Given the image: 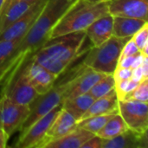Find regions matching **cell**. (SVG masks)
<instances>
[{
    "instance_id": "1",
    "label": "cell",
    "mask_w": 148,
    "mask_h": 148,
    "mask_svg": "<svg viewBox=\"0 0 148 148\" xmlns=\"http://www.w3.org/2000/svg\"><path fill=\"white\" fill-rule=\"evenodd\" d=\"M76 0H47L37 18L19 42L0 70L2 88L17 73L23 63L36 49L49 39L56 23Z\"/></svg>"
},
{
    "instance_id": "2",
    "label": "cell",
    "mask_w": 148,
    "mask_h": 148,
    "mask_svg": "<svg viewBox=\"0 0 148 148\" xmlns=\"http://www.w3.org/2000/svg\"><path fill=\"white\" fill-rule=\"evenodd\" d=\"M87 40L85 31L50 38L29 56L25 62H33L60 75L93 47L92 44L86 45Z\"/></svg>"
},
{
    "instance_id": "3",
    "label": "cell",
    "mask_w": 148,
    "mask_h": 148,
    "mask_svg": "<svg viewBox=\"0 0 148 148\" xmlns=\"http://www.w3.org/2000/svg\"><path fill=\"white\" fill-rule=\"evenodd\" d=\"M107 13H108V2L91 3L87 0H76L53 27L49 39L85 31L93 22Z\"/></svg>"
},
{
    "instance_id": "4",
    "label": "cell",
    "mask_w": 148,
    "mask_h": 148,
    "mask_svg": "<svg viewBox=\"0 0 148 148\" xmlns=\"http://www.w3.org/2000/svg\"><path fill=\"white\" fill-rule=\"evenodd\" d=\"M130 38H121L114 36L98 47H92L82 61L85 66L106 74L113 75L114 72L121 49Z\"/></svg>"
},
{
    "instance_id": "5",
    "label": "cell",
    "mask_w": 148,
    "mask_h": 148,
    "mask_svg": "<svg viewBox=\"0 0 148 148\" xmlns=\"http://www.w3.org/2000/svg\"><path fill=\"white\" fill-rule=\"evenodd\" d=\"M29 113V105L16 104L5 95H0V123L9 139L15 132L19 130Z\"/></svg>"
},
{
    "instance_id": "6",
    "label": "cell",
    "mask_w": 148,
    "mask_h": 148,
    "mask_svg": "<svg viewBox=\"0 0 148 148\" xmlns=\"http://www.w3.org/2000/svg\"><path fill=\"white\" fill-rule=\"evenodd\" d=\"M118 108L120 115L129 129L139 133L147 132V103L133 100H122L118 101Z\"/></svg>"
},
{
    "instance_id": "7",
    "label": "cell",
    "mask_w": 148,
    "mask_h": 148,
    "mask_svg": "<svg viewBox=\"0 0 148 148\" xmlns=\"http://www.w3.org/2000/svg\"><path fill=\"white\" fill-rule=\"evenodd\" d=\"M61 109L62 104L34 122L23 134L19 135L17 141L13 147L16 148H38L48 129Z\"/></svg>"
},
{
    "instance_id": "8",
    "label": "cell",
    "mask_w": 148,
    "mask_h": 148,
    "mask_svg": "<svg viewBox=\"0 0 148 148\" xmlns=\"http://www.w3.org/2000/svg\"><path fill=\"white\" fill-rule=\"evenodd\" d=\"M0 95L20 105H29L38 95L23 71H18L2 88Z\"/></svg>"
},
{
    "instance_id": "9",
    "label": "cell",
    "mask_w": 148,
    "mask_h": 148,
    "mask_svg": "<svg viewBox=\"0 0 148 148\" xmlns=\"http://www.w3.org/2000/svg\"><path fill=\"white\" fill-rule=\"evenodd\" d=\"M20 70L24 73L27 80L38 95H42L49 91L59 76L49 72L41 65L29 61L25 62L18 71Z\"/></svg>"
},
{
    "instance_id": "10",
    "label": "cell",
    "mask_w": 148,
    "mask_h": 148,
    "mask_svg": "<svg viewBox=\"0 0 148 148\" xmlns=\"http://www.w3.org/2000/svg\"><path fill=\"white\" fill-rule=\"evenodd\" d=\"M47 0H39L18 20L0 33V41L20 40L37 18Z\"/></svg>"
},
{
    "instance_id": "11",
    "label": "cell",
    "mask_w": 148,
    "mask_h": 148,
    "mask_svg": "<svg viewBox=\"0 0 148 148\" xmlns=\"http://www.w3.org/2000/svg\"><path fill=\"white\" fill-rule=\"evenodd\" d=\"M108 13L113 16L138 18L147 21L148 0H108Z\"/></svg>"
},
{
    "instance_id": "12",
    "label": "cell",
    "mask_w": 148,
    "mask_h": 148,
    "mask_svg": "<svg viewBox=\"0 0 148 148\" xmlns=\"http://www.w3.org/2000/svg\"><path fill=\"white\" fill-rule=\"evenodd\" d=\"M105 75H107L85 66L82 71L72 80L69 87L63 95V100L71 99L88 93L91 88Z\"/></svg>"
},
{
    "instance_id": "13",
    "label": "cell",
    "mask_w": 148,
    "mask_h": 148,
    "mask_svg": "<svg viewBox=\"0 0 148 148\" xmlns=\"http://www.w3.org/2000/svg\"><path fill=\"white\" fill-rule=\"evenodd\" d=\"M76 127L77 121L62 108L38 146V148H44L49 143L63 137Z\"/></svg>"
},
{
    "instance_id": "14",
    "label": "cell",
    "mask_w": 148,
    "mask_h": 148,
    "mask_svg": "<svg viewBox=\"0 0 148 148\" xmlns=\"http://www.w3.org/2000/svg\"><path fill=\"white\" fill-rule=\"evenodd\" d=\"M114 16L109 13L93 22L86 29L85 34L93 47H98L113 36Z\"/></svg>"
},
{
    "instance_id": "15",
    "label": "cell",
    "mask_w": 148,
    "mask_h": 148,
    "mask_svg": "<svg viewBox=\"0 0 148 148\" xmlns=\"http://www.w3.org/2000/svg\"><path fill=\"white\" fill-rule=\"evenodd\" d=\"M36 2L6 0L0 12V33L18 20Z\"/></svg>"
},
{
    "instance_id": "16",
    "label": "cell",
    "mask_w": 148,
    "mask_h": 148,
    "mask_svg": "<svg viewBox=\"0 0 148 148\" xmlns=\"http://www.w3.org/2000/svg\"><path fill=\"white\" fill-rule=\"evenodd\" d=\"M147 132L139 133L127 128L120 135L105 140L103 148H147Z\"/></svg>"
},
{
    "instance_id": "17",
    "label": "cell",
    "mask_w": 148,
    "mask_h": 148,
    "mask_svg": "<svg viewBox=\"0 0 148 148\" xmlns=\"http://www.w3.org/2000/svg\"><path fill=\"white\" fill-rule=\"evenodd\" d=\"M118 97L115 90H112L106 95L95 99L91 104L87 112L82 116L81 120H84L92 116L103 114H119ZM80 120V121H81Z\"/></svg>"
},
{
    "instance_id": "18",
    "label": "cell",
    "mask_w": 148,
    "mask_h": 148,
    "mask_svg": "<svg viewBox=\"0 0 148 148\" xmlns=\"http://www.w3.org/2000/svg\"><path fill=\"white\" fill-rule=\"evenodd\" d=\"M94 135L95 134L77 127L63 137L49 143L44 148H82V145Z\"/></svg>"
},
{
    "instance_id": "19",
    "label": "cell",
    "mask_w": 148,
    "mask_h": 148,
    "mask_svg": "<svg viewBox=\"0 0 148 148\" xmlns=\"http://www.w3.org/2000/svg\"><path fill=\"white\" fill-rule=\"evenodd\" d=\"M147 23V21L142 19L124 16H114L113 36L121 38H131Z\"/></svg>"
},
{
    "instance_id": "20",
    "label": "cell",
    "mask_w": 148,
    "mask_h": 148,
    "mask_svg": "<svg viewBox=\"0 0 148 148\" xmlns=\"http://www.w3.org/2000/svg\"><path fill=\"white\" fill-rule=\"evenodd\" d=\"M94 101L95 99L88 93H86L71 99L63 100L62 102V108L79 121Z\"/></svg>"
},
{
    "instance_id": "21",
    "label": "cell",
    "mask_w": 148,
    "mask_h": 148,
    "mask_svg": "<svg viewBox=\"0 0 148 148\" xmlns=\"http://www.w3.org/2000/svg\"><path fill=\"white\" fill-rule=\"evenodd\" d=\"M127 128V124L120 114H116L105 124V126L96 134V135L104 140H110L120 135Z\"/></svg>"
},
{
    "instance_id": "22",
    "label": "cell",
    "mask_w": 148,
    "mask_h": 148,
    "mask_svg": "<svg viewBox=\"0 0 148 148\" xmlns=\"http://www.w3.org/2000/svg\"><path fill=\"white\" fill-rule=\"evenodd\" d=\"M114 115V114L96 115V116H92L84 120H81L77 121V127L84 128L96 134Z\"/></svg>"
},
{
    "instance_id": "23",
    "label": "cell",
    "mask_w": 148,
    "mask_h": 148,
    "mask_svg": "<svg viewBox=\"0 0 148 148\" xmlns=\"http://www.w3.org/2000/svg\"><path fill=\"white\" fill-rule=\"evenodd\" d=\"M114 79L113 75H107L98 81L88 91V94L95 100L101 98L114 89Z\"/></svg>"
},
{
    "instance_id": "24",
    "label": "cell",
    "mask_w": 148,
    "mask_h": 148,
    "mask_svg": "<svg viewBox=\"0 0 148 148\" xmlns=\"http://www.w3.org/2000/svg\"><path fill=\"white\" fill-rule=\"evenodd\" d=\"M123 100H133L141 102H148V78L142 80L139 82L138 86L128 95L125 96Z\"/></svg>"
},
{
    "instance_id": "25",
    "label": "cell",
    "mask_w": 148,
    "mask_h": 148,
    "mask_svg": "<svg viewBox=\"0 0 148 148\" xmlns=\"http://www.w3.org/2000/svg\"><path fill=\"white\" fill-rule=\"evenodd\" d=\"M139 82L134 81L132 78L123 81L115 82L114 84V90L116 92L117 97L119 101H122L127 95L132 92L137 86Z\"/></svg>"
},
{
    "instance_id": "26",
    "label": "cell",
    "mask_w": 148,
    "mask_h": 148,
    "mask_svg": "<svg viewBox=\"0 0 148 148\" xmlns=\"http://www.w3.org/2000/svg\"><path fill=\"white\" fill-rule=\"evenodd\" d=\"M20 40L0 41V70Z\"/></svg>"
},
{
    "instance_id": "27",
    "label": "cell",
    "mask_w": 148,
    "mask_h": 148,
    "mask_svg": "<svg viewBox=\"0 0 148 148\" xmlns=\"http://www.w3.org/2000/svg\"><path fill=\"white\" fill-rule=\"evenodd\" d=\"M131 38L134 40V43L137 45L140 52L142 48L148 43V23L145 24Z\"/></svg>"
},
{
    "instance_id": "28",
    "label": "cell",
    "mask_w": 148,
    "mask_h": 148,
    "mask_svg": "<svg viewBox=\"0 0 148 148\" xmlns=\"http://www.w3.org/2000/svg\"><path fill=\"white\" fill-rule=\"evenodd\" d=\"M134 81L140 82L144 79L148 78V57L144 62L138 68L132 69V77Z\"/></svg>"
},
{
    "instance_id": "29",
    "label": "cell",
    "mask_w": 148,
    "mask_h": 148,
    "mask_svg": "<svg viewBox=\"0 0 148 148\" xmlns=\"http://www.w3.org/2000/svg\"><path fill=\"white\" fill-rule=\"evenodd\" d=\"M140 53V49L137 47V45L134 43V40L132 38L128 39V41L125 43V45L123 46L120 57H125V56H134L136 54Z\"/></svg>"
},
{
    "instance_id": "30",
    "label": "cell",
    "mask_w": 148,
    "mask_h": 148,
    "mask_svg": "<svg viewBox=\"0 0 148 148\" xmlns=\"http://www.w3.org/2000/svg\"><path fill=\"white\" fill-rule=\"evenodd\" d=\"M114 82L127 80L132 77V69L130 68H116L113 73Z\"/></svg>"
},
{
    "instance_id": "31",
    "label": "cell",
    "mask_w": 148,
    "mask_h": 148,
    "mask_svg": "<svg viewBox=\"0 0 148 148\" xmlns=\"http://www.w3.org/2000/svg\"><path fill=\"white\" fill-rule=\"evenodd\" d=\"M104 140H105L104 139L95 134L93 137H91L87 142H85L82 145V148H103Z\"/></svg>"
},
{
    "instance_id": "32",
    "label": "cell",
    "mask_w": 148,
    "mask_h": 148,
    "mask_svg": "<svg viewBox=\"0 0 148 148\" xmlns=\"http://www.w3.org/2000/svg\"><path fill=\"white\" fill-rule=\"evenodd\" d=\"M136 55H137V54H136ZM136 55L119 58L118 63H117V67H116V68H126V69L130 68V69H131L132 64H133V62H134V57H135Z\"/></svg>"
},
{
    "instance_id": "33",
    "label": "cell",
    "mask_w": 148,
    "mask_h": 148,
    "mask_svg": "<svg viewBox=\"0 0 148 148\" xmlns=\"http://www.w3.org/2000/svg\"><path fill=\"white\" fill-rule=\"evenodd\" d=\"M9 138L3 132V130H0V148H5L7 146Z\"/></svg>"
},
{
    "instance_id": "34",
    "label": "cell",
    "mask_w": 148,
    "mask_h": 148,
    "mask_svg": "<svg viewBox=\"0 0 148 148\" xmlns=\"http://www.w3.org/2000/svg\"><path fill=\"white\" fill-rule=\"evenodd\" d=\"M87 1L91 3H101V2H108V0H87Z\"/></svg>"
},
{
    "instance_id": "35",
    "label": "cell",
    "mask_w": 148,
    "mask_h": 148,
    "mask_svg": "<svg viewBox=\"0 0 148 148\" xmlns=\"http://www.w3.org/2000/svg\"><path fill=\"white\" fill-rule=\"evenodd\" d=\"M5 1H6V0H0V12H1V10H2V8H3V6Z\"/></svg>"
},
{
    "instance_id": "36",
    "label": "cell",
    "mask_w": 148,
    "mask_h": 148,
    "mask_svg": "<svg viewBox=\"0 0 148 148\" xmlns=\"http://www.w3.org/2000/svg\"><path fill=\"white\" fill-rule=\"evenodd\" d=\"M21 1H27V2H36L38 0H21Z\"/></svg>"
},
{
    "instance_id": "37",
    "label": "cell",
    "mask_w": 148,
    "mask_h": 148,
    "mask_svg": "<svg viewBox=\"0 0 148 148\" xmlns=\"http://www.w3.org/2000/svg\"><path fill=\"white\" fill-rule=\"evenodd\" d=\"M3 128H2V127H1V123H0V130H2Z\"/></svg>"
}]
</instances>
